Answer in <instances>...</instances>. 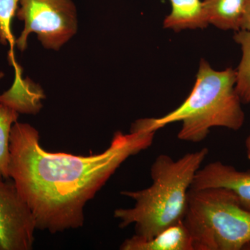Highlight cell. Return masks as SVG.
Instances as JSON below:
<instances>
[{
  "instance_id": "1",
  "label": "cell",
  "mask_w": 250,
  "mask_h": 250,
  "mask_svg": "<svg viewBox=\"0 0 250 250\" xmlns=\"http://www.w3.org/2000/svg\"><path fill=\"white\" fill-rule=\"evenodd\" d=\"M156 132L149 118L137 120L129 134L115 132L103 152L80 156L48 152L36 128L16 122L10 135L9 178L32 211L36 229L57 233L83 227L85 205L125 161L152 146Z\"/></svg>"
},
{
  "instance_id": "2",
  "label": "cell",
  "mask_w": 250,
  "mask_h": 250,
  "mask_svg": "<svg viewBox=\"0 0 250 250\" xmlns=\"http://www.w3.org/2000/svg\"><path fill=\"white\" fill-rule=\"evenodd\" d=\"M208 154L207 147L187 153L178 160L161 154L151 167V187L137 191H122L134 200L132 208H118L114 217L119 227L134 224L136 235L149 239L183 220L188 194L197 171Z\"/></svg>"
},
{
  "instance_id": "3",
  "label": "cell",
  "mask_w": 250,
  "mask_h": 250,
  "mask_svg": "<svg viewBox=\"0 0 250 250\" xmlns=\"http://www.w3.org/2000/svg\"><path fill=\"white\" fill-rule=\"evenodd\" d=\"M236 70L231 67L217 71L202 59L191 93L179 107L165 116L151 118L155 131L181 122L178 139L200 143L215 126L237 130L245 121L242 102L236 90Z\"/></svg>"
},
{
  "instance_id": "4",
  "label": "cell",
  "mask_w": 250,
  "mask_h": 250,
  "mask_svg": "<svg viewBox=\"0 0 250 250\" xmlns=\"http://www.w3.org/2000/svg\"><path fill=\"white\" fill-rule=\"evenodd\" d=\"M183 222L193 250H241L250 243V210L223 188H190Z\"/></svg>"
},
{
  "instance_id": "5",
  "label": "cell",
  "mask_w": 250,
  "mask_h": 250,
  "mask_svg": "<svg viewBox=\"0 0 250 250\" xmlns=\"http://www.w3.org/2000/svg\"><path fill=\"white\" fill-rule=\"evenodd\" d=\"M20 4L16 16L24 21V27L16 45L21 52L27 48L31 33L37 34L44 47L54 50L76 34V9L70 0H20Z\"/></svg>"
},
{
  "instance_id": "6",
  "label": "cell",
  "mask_w": 250,
  "mask_h": 250,
  "mask_svg": "<svg viewBox=\"0 0 250 250\" xmlns=\"http://www.w3.org/2000/svg\"><path fill=\"white\" fill-rule=\"evenodd\" d=\"M35 218L11 178L0 175V250H30Z\"/></svg>"
},
{
  "instance_id": "7",
  "label": "cell",
  "mask_w": 250,
  "mask_h": 250,
  "mask_svg": "<svg viewBox=\"0 0 250 250\" xmlns=\"http://www.w3.org/2000/svg\"><path fill=\"white\" fill-rule=\"evenodd\" d=\"M206 188L228 189L245 208L250 210V170H238L220 161L209 163L197 171L190 188Z\"/></svg>"
},
{
  "instance_id": "8",
  "label": "cell",
  "mask_w": 250,
  "mask_h": 250,
  "mask_svg": "<svg viewBox=\"0 0 250 250\" xmlns=\"http://www.w3.org/2000/svg\"><path fill=\"white\" fill-rule=\"evenodd\" d=\"M122 250H193L190 233L183 220L149 239L137 235L123 242Z\"/></svg>"
},
{
  "instance_id": "9",
  "label": "cell",
  "mask_w": 250,
  "mask_h": 250,
  "mask_svg": "<svg viewBox=\"0 0 250 250\" xmlns=\"http://www.w3.org/2000/svg\"><path fill=\"white\" fill-rule=\"evenodd\" d=\"M247 0H202L208 24L222 30H241Z\"/></svg>"
},
{
  "instance_id": "10",
  "label": "cell",
  "mask_w": 250,
  "mask_h": 250,
  "mask_svg": "<svg viewBox=\"0 0 250 250\" xmlns=\"http://www.w3.org/2000/svg\"><path fill=\"white\" fill-rule=\"evenodd\" d=\"M171 11L164 27L174 31L205 29L208 25L201 0H170Z\"/></svg>"
},
{
  "instance_id": "11",
  "label": "cell",
  "mask_w": 250,
  "mask_h": 250,
  "mask_svg": "<svg viewBox=\"0 0 250 250\" xmlns=\"http://www.w3.org/2000/svg\"><path fill=\"white\" fill-rule=\"evenodd\" d=\"M234 41L242 49V59L236 70V90L242 103H250V31L239 30Z\"/></svg>"
},
{
  "instance_id": "12",
  "label": "cell",
  "mask_w": 250,
  "mask_h": 250,
  "mask_svg": "<svg viewBox=\"0 0 250 250\" xmlns=\"http://www.w3.org/2000/svg\"><path fill=\"white\" fill-rule=\"evenodd\" d=\"M18 117V111L0 103V175L5 179L9 178L10 135Z\"/></svg>"
},
{
  "instance_id": "13",
  "label": "cell",
  "mask_w": 250,
  "mask_h": 250,
  "mask_svg": "<svg viewBox=\"0 0 250 250\" xmlns=\"http://www.w3.org/2000/svg\"><path fill=\"white\" fill-rule=\"evenodd\" d=\"M19 2L20 0H0V42L3 45H11V54L16 44L11 25Z\"/></svg>"
},
{
  "instance_id": "14",
  "label": "cell",
  "mask_w": 250,
  "mask_h": 250,
  "mask_svg": "<svg viewBox=\"0 0 250 250\" xmlns=\"http://www.w3.org/2000/svg\"><path fill=\"white\" fill-rule=\"evenodd\" d=\"M241 30L250 31V0H247L242 19Z\"/></svg>"
},
{
  "instance_id": "15",
  "label": "cell",
  "mask_w": 250,
  "mask_h": 250,
  "mask_svg": "<svg viewBox=\"0 0 250 250\" xmlns=\"http://www.w3.org/2000/svg\"><path fill=\"white\" fill-rule=\"evenodd\" d=\"M246 149H247V155H248V159L250 161V134L248 136V139L246 140Z\"/></svg>"
},
{
  "instance_id": "16",
  "label": "cell",
  "mask_w": 250,
  "mask_h": 250,
  "mask_svg": "<svg viewBox=\"0 0 250 250\" xmlns=\"http://www.w3.org/2000/svg\"><path fill=\"white\" fill-rule=\"evenodd\" d=\"M4 76V72H0V80H1V78H3Z\"/></svg>"
},
{
  "instance_id": "17",
  "label": "cell",
  "mask_w": 250,
  "mask_h": 250,
  "mask_svg": "<svg viewBox=\"0 0 250 250\" xmlns=\"http://www.w3.org/2000/svg\"><path fill=\"white\" fill-rule=\"evenodd\" d=\"M244 250H250V243L249 244L247 245L246 248H244Z\"/></svg>"
}]
</instances>
